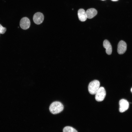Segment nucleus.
<instances>
[{
    "label": "nucleus",
    "mask_w": 132,
    "mask_h": 132,
    "mask_svg": "<svg viewBox=\"0 0 132 132\" xmlns=\"http://www.w3.org/2000/svg\"><path fill=\"white\" fill-rule=\"evenodd\" d=\"M50 112L53 114L58 113L63 110L64 106L60 102L55 101L52 103L49 107Z\"/></svg>",
    "instance_id": "obj_1"
},
{
    "label": "nucleus",
    "mask_w": 132,
    "mask_h": 132,
    "mask_svg": "<svg viewBox=\"0 0 132 132\" xmlns=\"http://www.w3.org/2000/svg\"><path fill=\"white\" fill-rule=\"evenodd\" d=\"M100 83L97 80H94L89 84L88 89L89 92L92 95L95 94L99 88Z\"/></svg>",
    "instance_id": "obj_2"
},
{
    "label": "nucleus",
    "mask_w": 132,
    "mask_h": 132,
    "mask_svg": "<svg viewBox=\"0 0 132 132\" xmlns=\"http://www.w3.org/2000/svg\"><path fill=\"white\" fill-rule=\"evenodd\" d=\"M95 99L98 101H101L103 100L106 95V92L103 87L99 88L96 93Z\"/></svg>",
    "instance_id": "obj_3"
},
{
    "label": "nucleus",
    "mask_w": 132,
    "mask_h": 132,
    "mask_svg": "<svg viewBox=\"0 0 132 132\" xmlns=\"http://www.w3.org/2000/svg\"><path fill=\"white\" fill-rule=\"evenodd\" d=\"M120 105L119 111L121 112H123L129 108V104L128 101L126 99H122L119 102Z\"/></svg>",
    "instance_id": "obj_4"
},
{
    "label": "nucleus",
    "mask_w": 132,
    "mask_h": 132,
    "mask_svg": "<svg viewBox=\"0 0 132 132\" xmlns=\"http://www.w3.org/2000/svg\"><path fill=\"white\" fill-rule=\"evenodd\" d=\"M44 18L43 14L40 12L35 13L33 17V20L35 23L38 25L41 23L43 22Z\"/></svg>",
    "instance_id": "obj_5"
},
{
    "label": "nucleus",
    "mask_w": 132,
    "mask_h": 132,
    "mask_svg": "<svg viewBox=\"0 0 132 132\" xmlns=\"http://www.w3.org/2000/svg\"><path fill=\"white\" fill-rule=\"evenodd\" d=\"M30 25V22L29 19L26 17L22 18L20 22V26L21 27L23 30H26L28 29Z\"/></svg>",
    "instance_id": "obj_6"
},
{
    "label": "nucleus",
    "mask_w": 132,
    "mask_h": 132,
    "mask_svg": "<svg viewBox=\"0 0 132 132\" xmlns=\"http://www.w3.org/2000/svg\"><path fill=\"white\" fill-rule=\"evenodd\" d=\"M127 45L125 42L123 40L120 41L118 45L117 51L120 54H124L127 50Z\"/></svg>",
    "instance_id": "obj_7"
},
{
    "label": "nucleus",
    "mask_w": 132,
    "mask_h": 132,
    "mask_svg": "<svg viewBox=\"0 0 132 132\" xmlns=\"http://www.w3.org/2000/svg\"><path fill=\"white\" fill-rule=\"evenodd\" d=\"M103 46L106 49V53L108 55L111 54L112 52V47L110 43L108 40H105L104 41Z\"/></svg>",
    "instance_id": "obj_8"
},
{
    "label": "nucleus",
    "mask_w": 132,
    "mask_h": 132,
    "mask_svg": "<svg viewBox=\"0 0 132 132\" xmlns=\"http://www.w3.org/2000/svg\"><path fill=\"white\" fill-rule=\"evenodd\" d=\"M77 14L79 19L80 21L84 22L87 20V17L86 12L84 9H79L78 11Z\"/></svg>",
    "instance_id": "obj_9"
},
{
    "label": "nucleus",
    "mask_w": 132,
    "mask_h": 132,
    "mask_svg": "<svg viewBox=\"0 0 132 132\" xmlns=\"http://www.w3.org/2000/svg\"><path fill=\"white\" fill-rule=\"evenodd\" d=\"M86 13L87 18L91 19L95 16L97 13V11L95 9L91 8L88 9Z\"/></svg>",
    "instance_id": "obj_10"
},
{
    "label": "nucleus",
    "mask_w": 132,
    "mask_h": 132,
    "mask_svg": "<svg viewBox=\"0 0 132 132\" xmlns=\"http://www.w3.org/2000/svg\"><path fill=\"white\" fill-rule=\"evenodd\" d=\"M63 132H78L73 127L67 126L65 127L63 130Z\"/></svg>",
    "instance_id": "obj_11"
},
{
    "label": "nucleus",
    "mask_w": 132,
    "mask_h": 132,
    "mask_svg": "<svg viewBox=\"0 0 132 132\" xmlns=\"http://www.w3.org/2000/svg\"><path fill=\"white\" fill-rule=\"evenodd\" d=\"M6 28L3 27L0 24V34H3L6 32Z\"/></svg>",
    "instance_id": "obj_12"
},
{
    "label": "nucleus",
    "mask_w": 132,
    "mask_h": 132,
    "mask_svg": "<svg viewBox=\"0 0 132 132\" xmlns=\"http://www.w3.org/2000/svg\"><path fill=\"white\" fill-rule=\"evenodd\" d=\"M111 0L113 1H117L118 0Z\"/></svg>",
    "instance_id": "obj_13"
},
{
    "label": "nucleus",
    "mask_w": 132,
    "mask_h": 132,
    "mask_svg": "<svg viewBox=\"0 0 132 132\" xmlns=\"http://www.w3.org/2000/svg\"><path fill=\"white\" fill-rule=\"evenodd\" d=\"M131 92L132 93V87L131 89Z\"/></svg>",
    "instance_id": "obj_14"
},
{
    "label": "nucleus",
    "mask_w": 132,
    "mask_h": 132,
    "mask_svg": "<svg viewBox=\"0 0 132 132\" xmlns=\"http://www.w3.org/2000/svg\"></svg>",
    "instance_id": "obj_15"
}]
</instances>
